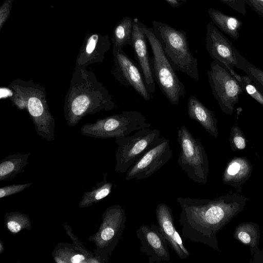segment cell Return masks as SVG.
<instances>
[{"instance_id": "obj_1", "label": "cell", "mask_w": 263, "mask_h": 263, "mask_svg": "<svg viewBox=\"0 0 263 263\" xmlns=\"http://www.w3.org/2000/svg\"><path fill=\"white\" fill-rule=\"evenodd\" d=\"M74 70L64 104L65 119L71 127L87 115L116 107L112 96L93 71L81 68Z\"/></svg>"}, {"instance_id": "obj_2", "label": "cell", "mask_w": 263, "mask_h": 263, "mask_svg": "<svg viewBox=\"0 0 263 263\" xmlns=\"http://www.w3.org/2000/svg\"><path fill=\"white\" fill-rule=\"evenodd\" d=\"M181 211L179 222L181 235L195 242L210 245L214 229L223 219L222 208L209 200L190 197H177Z\"/></svg>"}, {"instance_id": "obj_3", "label": "cell", "mask_w": 263, "mask_h": 263, "mask_svg": "<svg viewBox=\"0 0 263 263\" xmlns=\"http://www.w3.org/2000/svg\"><path fill=\"white\" fill-rule=\"evenodd\" d=\"M9 97L18 109H25L31 119L37 134L48 141L55 139V120L46 100L45 88L30 79H17L9 85Z\"/></svg>"}, {"instance_id": "obj_4", "label": "cell", "mask_w": 263, "mask_h": 263, "mask_svg": "<svg viewBox=\"0 0 263 263\" xmlns=\"http://www.w3.org/2000/svg\"><path fill=\"white\" fill-rule=\"evenodd\" d=\"M142 29L151 46L153 56L151 65L154 80L162 93L174 105L178 104L186 93L185 86L165 54L162 45L153 28L142 24Z\"/></svg>"}, {"instance_id": "obj_5", "label": "cell", "mask_w": 263, "mask_h": 263, "mask_svg": "<svg viewBox=\"0 0 263 263\" xmlns=\"http://www.w3.org/2000/svg\"><path fill=\"white\" fill-rule=\"evenodd\" d=\"M153 28L174 68L198 82L197 59L191 52L185 31L156 20L153 22Z\"/></svg>"}, {"instance_id": "obj_6", "label": "cell", "mask_w": 263, "mask_h": 263, "mask_svg": "<svg viewBox=\"0 0 263 263\" xmlns=\"http://www.w3.org/2000/svg\"><path fill=\"white\" fill-rule=\"evenodd\" d=\"M146 117L137 111H122L84 124L80 131L83 135L95 138H111L128 136L138 130L149 128Z\"/></svg>"}, {"instance_id": "obj_7", "label": "cell", "mask_w": 263, "mask_h": 263, "mask_svg": "<svg viewBox=\"0 0 263 263\" xmlns=\"http://www.w3.org/2000/svg\"><path fill=\"white\" fill-rule=\"evenodd\" d=\"M162 138L159 129L149 128L138 130L131 136L116 138L118 148L116 152L115 171L126 173L146 152L158 144Z\"/></svg>"}, {"instance_id": "obj_8", "label": "cell", "mask_w": 263, "mask_h": 263, "mask_svg": "<svg viewBox=\"0 0 263 263\" xmlns=\"http://www.w3.org/2000/svg\"><path fill=\"white\" fill-rule=\"evenodd\" d=\"M180 147L178 163L187 177L195 182L205 183L208 173V159L200 141L182 125L177 132Z\"/></svg>"}, {"instance_id": "obj_9", "label": "cell", "mask_w": 263, "mask_h": 263, "mask_svg": "<svg viewBox=\"0 0 263 263\" xmlns=\"http://www.w3.org/2000/svg\"><path fill=\"white\" fill-rule=\"evenodd\" d=\"M212 93L226 114H233L235 104L243 91L239 82L221 64L213 60L207 72Z\"/></svg>"}, {"instance_id": "obj_10", "label": "cell", "mask_w": 263, "mask_h": 263, "mask_svg": "<svg viewBox=\"0 0 263 263\" xmlns=\"http://www.w3.org/2000/svg\"><path fill=\"white\" fill-rule=\"evenodd\" d=\"M103 218L97 234L98 243L104 260L108 261L125 228V210L119 204L112 205L106 209Z\"/></svg>"}, {"instance_id": "obj_11", "label": "cell", "mask_w": 263, "mask_h": 263, "mask_svg": "<svg viewBox=\"0 0 263 263\" xmlns=\"http://www.w3.org/2000/svg\"><path fill=\"white\" fill-rule=\"evenodd\" d=\"M114 59L111 73L121 85L132 87L146 101L153 96L149 92L140 68L123 50L122 48H112Z\"/></svg>"}, {"instance_id": "obj_12", "label": "cell", "mask_w": 263, "mask_h": 263, "mask_svg": "<svg viewBox=\"0 0 263 263\" xmlns=\"http://www.w3.org/2000/svg\"><path fill=\"white\" fill-rule=\"evenodd\" d=\"M172 154L170 139L162 137L128 170L125 180L138 181L150 177L171 159Z\"/></svg>"}, {"instance_id": "obj_13", "label": "cell", "mask_w": 263, "mask_h": 263, "mask_svg": "<svg viewBox=\"0 0 263 263\" xmlns=\"http://www.w3.org/2000/svg\"><path fill=\"white\" fill-rule=\"evenodd\" d=\"M205 48L214 61L222 64L230 72L237 67L238 51L232 43L213 24L206 26Z\"/></svg>"}, {"instance_id": "obj_14", "label": "cell", "mask_w": 263, "mask_h": 263, "mask_svg": "<svg viewBox=\"0 0 263 263\" xmlns=\"http://www.w3.org/2000/svg\"><path fill=\"white\" fill-rule=\"evenodd\" d=\"M136 235L140 241V251L146 255L149 263L170 261L168 246L158 226L142 225Z\"/></svg>"}, {"instance_id": "obj_15", "label": "cell", "mask_w": 263, "mask_h": 263, "mask_svg": "<svg viewBox=\"0 0 263 263\" xmlns=\"http://www.w3.org/2000/svg\"><path fill=\"white\" fill-rule=\"evenodd\" d=\"M156 215L160 230L168 247L180 259L187 258L190 253L176 228L172 209L164 203H160L156 206Z\"/></svg>"}, {"instance_id": "obj_16", "label": "cell", "mask_w": 263, "mask_h": 263, "mask_svg": "<svg viewBox=\"0 0 263 263\" xmlns=\"http://www.w3.org/2000/svg\"><path fill=\"white\" fill-rule=\"evenodd\" d=\"M110 46L108 35L87 33L76 59L74 69L86 68L89 65L103 62Z\"/></svg>"}, {"instance_id": "obj_17", "label": "cell", "mask_w": 263, "mask_h": 263, "mask_svg": "<svg viewBox=\"0 0 263 263\" xmlns=\"http://www.w3.org/2000/svg\"><path fill=\"white\" fill-rule=\"evenodd\" d=\"M133 31V48L135 58L142 73L147 88L153 96L155 92V83L153 78L147 46V38L142 29V24L139 18H134Z\"/></svg>"}, {"instance_id": "obj_18", "label": "cell", "mask_w": 263, "mask_h": 263, "mask_svg": "<svg viewBox=\"0 0 263 263\" xmlns=\"http://www.w3.org/2000/svg\"><path fill=\"white\" fill-rule=\"evenodd\" d=\"M187 107L189 118L198 122L211 136L217 138L218 121L214 112L194 96L189 97Z\"/></svg>"}, {"instance_id": "obj_19", "label": "cell", "mask_w": 263, "mask_h": 263, "mask_svg": "<svg viewBox=\"0 0 263 263\" xmlns=\"http://www.w3.org/2000/svg\"><path fill=\"white\" fill-rule=\"evenodd\" d=\"M208 12L212 22L220 30L233 39L238 40L239 30L242 25L241 21L212 8L209 9Z\"/></svg>"}, {"instance_id": "obj_20", "label": "cell", "mask_w": 263, "mask_h": 263, "mask_svg": "<svg viewBox=\"0 0 263 263\" xmlns=\"http://www.w3.org/2000/svg\"><path fill=\"white\" fill-rule=\"evenodd\" d=\"M30 153L10 155L0 163V180L6 181L14 178L27 164Z\"/></svg>"}, {"instance_id": "obj_21", "label": "cell", "mask_w": 263, "mask_h": 263, "mask_svg": "<svg viewBox=\"0 0 263 263\" xmlns=\"http://www.w3.org/2000/svg\"><path fill=\"white\" fill-rule=\"evenodd\" d=\"M134 20L129 16L124 17L115 27L111 39L112 48H123L125 45L132 46Z\"/></svg>"}, {"instance_id": "obj_22", "label": "cell", "mask_w": 263, "mask_h": 263, "mask_svg": "<svg viewBox=\"0 0 263 263\" xmlns=\"http://www.w3.org/2000/svg\"><path fill=\"white\" fill-rule=\"evenodd\" d=\"M237 68L243 71L263 93V70L247 61L238 52L237 55Z\"/></svg>"}, {"instance_id": "obj_23", "label": "cell", "mask_w": 263, "mask_h": 263, "mask_svg": "<svg viewBox=\"0 0 263 263\" xmlns=\"http://www.w3.org/2000/svg\"><path fill=\"white\" fill-rule=\"evenodd\" d=\"M231 74L239 82L243 90L263 106V93L252 80L247 74L241 76L235 71Z\"/></svg>"}, {"instance_id": "obj_24", "label": "cell", "mask_w": 263, "mask_h": 263, "mask_svg": "<svg viewBox=\"0 0 263 263\" xmlns=\"http://www.w3.org/2000/svg\"><path fill=\"white\" fill-rule=\"evenodd\" d=\"M30 220L28 217L22 214H10L5 219L7 228L13 234L17 233L29 226Z\"/></svg>"}, {"instance_id": "obj_25", "label": "cell", "mask_w": 263, "mask_h": 263, "mask_svg": "<svg viewBox=\"0 0 263 263\" xmlns=\"http://www.w3.org/2000/svg\"><path fill=\"white\" fill-rule=\"evenodd\" d=\"M230 141L234 148L243 149L246 146V139L242 130L237 126L232 127Z\"/></svg>"}, {"instance_id": "obj_26", "label": "cell", "mask_w": 263, "mask_h": 263, "mask_svg": "<svg viewBox=\"0 0 263 263\" xmlns=\"http://www.w3.org/2000/svg\"><path fill=\"white\" fill-rule=\"evenodd\" d=\"M112 186L113 185L111 182H107L105 179L100 184L96 190L90 193L91 195L90 201H98L107 196L111 193Z\"/></svg>"}, {"instance_id": "obj_27", "label": "cell", "mask_w": 263, "mask_h": 263, "mask_svg": "<svg viewBox=\"0 0 263 263\" xmlns=\"http://www.w3.org/2000/svg\"><path fill=\"white\" fill-rule=\"evenodd\" d=\"M31 184V183L24 184H13L1 187L0 198H2L19 193Z\"/></svg>"}, {"instance_id": "obj_28", "label": "cell", "mask_w": 263, "mask_h": 263, "mask_svg": "<svg viewBox=\"0 0 263 263\" xmlns=\"http://www.w3.org/2000/svg\"><path fill=\"white\" fill-rule=\"evenodd\" d=\"M13 0H6L0 7V31L8 18Z\"/></svg>"}, {"instance_id": "obj_29", "label": "cell", "mask_w": 263, "mask_h": 263, "mask_svg": "<svg viewBox=\"0 0 263 263\" xmlns=\"http://www.w3.org/2000/svg\"><path fill=\"white\" fill-rule=\"evenodd\" d=\"M235 11L245 15L247 13L244 0H219Z\"/></svg>"}, {"instance_id": "obj_30", "label": "cell", "mask_w": 263, "mask_h": 263, "mask_svg": "<svg viewBox=\"0 0 263 263\" xmlns=\"http://www.w3.org/2000/svg\"><path fill=\"white\" fill-rule=\"evenodd\" d=\"M263 20V0H244Z\"/></svg>"}, {"instance_id": "obj_31", "label": "cell", "mask_w": 263, "mask_h": 263, "mask_svg": "<svg viewBox=\"0 0 263 263\" xmlns=\"http://www.w3.org/2000/svg\"><path fill=\"white\" fill-rule=\"evenodd\" d=\"M240 166V164L238 163H233L229 166L228 169V173L231 175H234L236 174L239 171Z\"/></svg>"}, {"instance_id": "obj_32", "label": "cell", "mask_w": 263, "mask_h": 263, "mask_svg": "<svg viewBox=\"0 0 263 263\" xmlns=\"http://www.w3.org/2000/svg\"><path fill=\"white\" fill-rule=\"evenodd\" d=\"M239 239L245 243H248L250 241V237L248 233L245 232H240L238 234Z\"/></svg>"}, {"instance_id": "obj_33", "label": "cell", "mask_w": 263, "mask_h": 263, "mask_svg": "<svg viewBox=\"0 0 263 263\" xmlns=\"http://www.w3.org/2000/svg\"><path fill=\"white\" fill-rule=\"evenodd\" d=\"M85 258L84 255L77 254L72 256L70 259V262L73 263H80L84 262Z\"/></svg>"}, {"instance_id": "obj_34", "label": "cell", "mask_w": 263, "mask_h": 263, "mask_svg": "<svg viewBox=\"0 0 263 263\" xmlns=\"http://www.w3.org/2000/svg\"><path fill=\"white\" fill-rule=\"evenodd\" d=\"M171 6L175 8L182 6L187 0H165Z\"/></svg>"}, {"instance_id": "obj_35", "label": "cell", "mask_w": 263, "mask_h": 263, "mask_svg": "<svg viewBox=\"0 0 263 263\" xmlns=\"http://www.w3.org/2000/svg\"><path fill=\"white\" fill-rule=\"evenodd\" d=\"M2 248H3V246H2V242H1V253H2L3 252V249H2Z\"/></svg>"}]
</instances>
